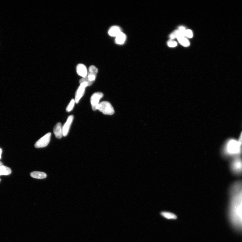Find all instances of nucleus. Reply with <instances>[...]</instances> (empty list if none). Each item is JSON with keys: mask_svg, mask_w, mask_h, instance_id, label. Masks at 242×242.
<instances>
[{"mask_svg": "<svg viewBox=\"0 0 242 242\" xmlns=\"http://www.w3.org/2000/svg\"><path fill=\"white\" fill-rule=\"evenodd\" d=\"M74 119L73 115H71L68 117L67 121L62 127L63 134L64 137H66L69 132L70 128Z\"/></svg>", "mask_w": 242, "mask_h": 242, "instance_id": "1a4fd4ad", "label": "nucleus"}, {"mask_svg": "<svg viewBox=\"0 0 242 242\" xmlns=\"http://www.w3.org/2000/svg\"><path fill=\"white\" fill-rule=\"evenodd\" d=\"M242 145L238 141L231 140L228 141L223 148L222 154L225 156L239 155L242 153Z\"/></svg>", "mask_w": 242, "mask_h": 242, "instance_id": "f03ea898", "label": "nucleus"}, {"mask_svg": "<svg viewBox=\"0 0 242 242\" xmlns=\"http://www.w3.org/2000/svg\"><path fill=\"white\" fill-rule=\"evenodd\" d=\"M2 150L1 148H0V159L1 158V154H2Z\"/></svg>", "mask_w": 242, "mask_h": 242, "instance_id": "5701e85b", "label": "nucleus"}, {"mask_svg": "<svg viewBox=\"0 0 242 242\" xmlns=\"http://www.w3.org/2000/svg\"><path fill=\"white\" fill-rule=\"evenodd\" d=\"M76 102H75V100L72 99L71 101L69 104L66 108V111L67 112H69L71 111L73 109L74 105Z\"/></svg>", "mask_w": 242, "mask_h": 242, "instance_id": "a211bd4d", "label": "nucleus"}, {"mask_svg": "<svg viewBox=\"0 0 242 242\" xmlns=\"http://www.w3.org/2000/svg\"><path fill=\"white\" fill-rule=\"evenodd\" d=\"M51 133H48L38 140L35 143V147L36 148H42L46 147L50 142Z\"/></svg>", "mask_w": 242, "mask_h": 242, "instance_id": "39448f33", "label": "nucleus"}, {"mask_svg": "<svg viewBox=\"0 0 242 242\" xmlns=\"http://www.w3.org/2000/svg\"><path fill=\"white\" fill-rule=\"evenodd\" d=\"M31 175L33 178L37 179L46 178L47 175L46 173L42 172H33L31 173Z\"/></svg>", "mask_w": 242, "mask_h": 242, "instance_id": "4468645a", "label": "nucleus"}, {"mask_svg": "<svg viewBox=\"0 0 242 242\" xmlns=\"http://www.w3.org/2000/svg\"><path fill=\"white\" fill-rule=\"evenodd\" d=\"M126 40V35L123 33L121 32L116 37L115 42L118 44H122L125 42Z\"/></svg>", "mask_w": 242, "mask_h": 242, "instance_id": "2eb2a0df", "label": "nucleus"}, {"mask_svg": "<svg viewBox=\"0 0 242 242\" xmlns=\"http://www.w3.org/2000/svg\"><path fill=\"white\" fill-rule=\"evenodd\" d=\"M174 33L175 37L177 38L180 44L184 46L187 47L189 46L190 43L189 41L184 37L179 30L175 31Z\"/></svg>", "mask_w": 242, "mask_h": 242, "instance_id": "9d476101", "label": "nucleus"}, {"mask_svg": "<svg viewBox=\"0 0 242 242\" xmlns=\"http://www.w3.org/2000/svg\"><path fill=\"white\" fill-rule=\"evenodd\" d=\"M76 71L77 74L79 76L85 78L87 74V67L84 64H79L76 66Z\"/></svg>", "mask_w": 242, "mask_h": 242, "instance_id": "9b49d317", "label": "nucleus"}, {"mask_svg": "<svg viewBox=\"0 0 242 242\" xmlns=\"http://www.w3.org/2000/svg\"><path fill=\"white\" fill-rule=\"evenodd\" d=\"M98 110L105 115H112L114 114V108L110 102L104 101L98 104L96 107Z\"/></svg>", "mask_w": 242, "mask_h": 242, "instance_id": "20e7f679", "label": "nucleus"}, {"mask_svg": "<svg viewBox=\"0 0 242 242\" xmlns=\"http://www.w3.org/2000/svg\"><path fill=\"white\" fill-rule=\"evenodd\" d=\"M11 173V169L3 165L0 166V175H9Z\"/></svg>", "mask_w": 242, "mask_h": 242, "instance_id": "dca6fc26", "label": "nucleus"}, {"mask_svg": "<svg viewBox=\"0 0 242 242\" xmlns=\"http://www.w3.org/2000/svg\"><path fill=\"white\" fill-rule=\"evenodd\" d=\"M234 186L231 191L229 218L233 226L242 231V185L238 183Z\"/></svg>", "mask_w": 242, "mask_h": 242, "instance_id": "f257e3e1", "label": "nucleus"}, {"mask_svg": "<svg viewBox=\"0 0 242 242\" xmlns=\"http://www.w3.org/2000/svg\"><path fill=\"white\" fill-rule=\"evenodd\" d=\"M1 179H0V182H1Z\"/></svg>", "mask_w": 242, "mask_h": 242, "instance_id": "b1692460", "label": "nucleus"}, {"mask_svg": "<svg viewBox=\"0 0 242 242\" xmlns=\"http://www.w3.org/2000/svg\"><path fill=\"white\" fill-rule=\"evenodd\" d=\"M104 94L100 92H97L93 94L90 99L92 109L94 111H96V106L99 104L100 100L103 97Z\"/></svg>", "mask_w": 242, "mask_h": 242, "instance_id": "0eeeda50", "label": "nucleus"}, {"mask_svg": "<svg viewBox=\"0 0 242 242\" xmlns=\"http://www.w3.org/2000/svg\"><path fill=\"white\" fill-rule=\"evenodd\" d=\"M87 87L88 85L86 83L83 82L80 84V86L77 89L75 95V101L76 104L78 103L81 98L84 95L85 88Z\"/></svg>", "mask_w": 242, "mask_h": 242, "instance_id": "6e6552de", "label": "nucleus"}, {"mask_svg": "<svg viewBox=\"0 0 242 242\" xmlns=\"http://www.w3.org/2000/svg\"><path fill=\"white\" fill-rule=\"evenodd\" d=\"M161 214L163 217L168 219H176L177 217L175 214L168 212L164 211L162 212Z\"/></svg>", "mask_w": 242, "mask_h": 242, "instance_id": "f3484780", "label": "nucleus"}, {"mask_svg": "<svg viewBox=\"0 0 242 242\" xmlns=\"http://www.w3.org/2000/svg\"><path fill=\"white\" fill-rule=\"evenodd\" d=\"M193 36L192 32L191 30L188 29L186 30L185 36L190 38H192Z\"/></svg>", "mask_w": 242, "mask_h": 242, "instance_id": "aec40b11", "label": "nucleus"}, {"mask_svg": "<svg viewBox=\"0 0 242 242\" xmlns=\"http://www.w3.org/2000/svg\"><path fill=\"white\" fill-rule=\"evenodd\" d=\"M231 169L233 172L236 174H239L242 173V159L239 158H236L233 160L231 164Z\"/></svg>", "mask_w": 242, "mask_h": 242, "instance_id": "423d86ee", "label": "nucleus"}, {"mask_svg": "<svg viewBox=\"0 0 242 242\" xmlns=\"http://www.w3.org/2000/svg\"><path fill=\"white\" fill-rule=\"evenodd\" d=\"M121 29L119 27L114 26L110 28L108 31L109 35L112 37H116L121 33Z\"/></svg>", "mask_w": 242, "mask_h": 242, "instance_id": "ddd939ff", "label": "nucleus"}, {"mask_svg": "<svg viewBox=\"0 0 242 242\" xmlns=\"http://www.w3.org/2000/svg\"><path fill=\"white\" fill-rule=\"evenodd\" d=\"M53 133L55 137L60 139L63 136L62 127L60 123H58L55 125L53 129Z\"/></svg>", "mask_w": 242, "mask_h": 242, "instance_id": "f8f14e48", "label": "nucleus"}, {"mask_svg": "<svg viewBox=\"0 0 242 242\" xmlns=\"http://www.w3.org/2000/svg\"><path fill=\"white\" fill-rule=\"evenodd\" d=\"M170 37L171 39H174L175 38V34L174 33L171 34L170 35Z\"/></svg>", "mask_w": 242, "mask_h": 242, "instance_id": "4be33fe9", "label": "nucleus"}, {"mask_svg": "<svg viewBox=\"0 0 242 242\" xmlns=\"http://www.w3.org/2000/svg\"><path fill=\"white\" fill-rule=\"evenodd\" d=\"M168 44L169 47H175L177 46V44L176 42L172 40H169L168 42Z\"/></svg>", "mask_w": 242, "mask_h": 242, "instance_id": "6ab92c4d", "label": "nucleus"}, {"mask_svg": "<svg viewBox=\"0 0 242 242\" xmlns=\"http://www.w3.org/2000/svg\"><path fill=\"white\" fill-rule=\"evenodd\" d=\"M98 72V69L96 66L94 65L90 66L87 76L80 80V84L85 82L87 83L88 87L91 86L95 81Z\"/></svg>", "mask_w": 242, "mask_h": 242, "instance_id": "7ed1b4c3", "label": "nucleus"}, {"mask_svg": "<svg viewBox=\"0 0 242 242\" xmlns=\"http://www.w3.org/2000/svg\"><path fill=\"white\" fill-rule=\"evenodd\" d=\"M238 141L242 145V132L240 136Z\"/></svg>", "mask_w": 242, "mask_h": 242, "instance_id": "412c9836", "label": "nucleus"}]
</instances>
